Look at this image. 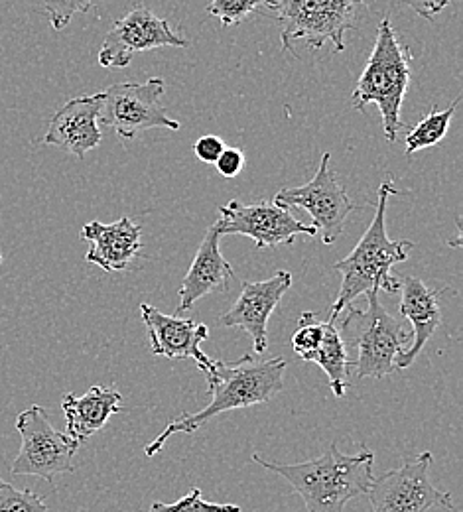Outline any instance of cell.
<instances>
[{
	"mask_svg": "<svg viewBox=\"0 0 463 512\" xmlns=\"http://www.w3.org/2000/svg\"><path fill=\"white\" fill-rule=\"evenodd\" d=\"M286 361L280 357L263 359L261 355H245L235 363L213 361L203 373L211 402L199 412H182L174 418L164 432L144 448L148 457H154L164 444L176 434H194L209 420L223 412L245 410L257 404H265L284 388Z\"/></svg>",
	"mask_w": 463,
	"mask_h": 512,
	"instance_id": "cell-1",
	"label": "cell"
},
{
	"mask_svg": "<svg viewBox=\"0 0 463 512\" xmlns=\"http://www.w3.org/2000/svg\"><path fill=\"white\" fill-rule=\"evenodd\" d=\"M253 461L284 477L304 499L308 512H343L347 503L367 495L375 481V453L367 446L357 455H345L337 444H331L320 457L292 465L268 461L259 453Z\"/></svg>",
	"mask_w": 463,
	"mask_h": 512,
	"instance_id": "cell-2",
	"label": "cell"
},
{
	"mask_svg": "<svg viewBox=\"0 0 463 512\" xmlns=\"http://www.w3.org/2000/svg\"><path fill=\"white\" fill-rule=\"evenodd\" d=\"M397 193L393 178H387L379 188L375 217L369 229L351 251V255L335 262L333 268L341 274V288L337 300L331 306L330 320L339 318L341 312L353 306L359 296L369 292L395 294L400 290V282L393 276L391 268L408 258L414 243L393 241L387 235V205L389 199Z\"/></svg>",
	"mask_w": 463,
	"mask_h": 512,
	"instance_id": "cell-3",
	"label": "cell"
},
{
	"mask_svg": "<svg viewBox=\"0 0 463 512\" xmlns=\"http://www.w3.org/2000/svg\"><path fill=\"white\" fill-rule=\"evenodd\" d=\"M410 62V50L400 42L391 20L385 18L379 24L375 48L351 93V101L357 111H365L369 105L379 107L389 142H395L398 130L406 127L400 109L410 83Z\"/></svg>",
	"mask_w": 463,
	"mask_h": 512,
	"instance_id": "cell-4",
	"label": "cell"
},
{
	"mask_svg": "<svg viewBox=\"0 0 463 512\" xmlns=\"http://www.w3.org/2000/svg\"><path fill=\"white\" fill-rule=\"evenodd\" d=\"M367 310L355 306L345 308V316L335 321L343 343L355 345L357 361L353 363L357 377L361 379H385L397 373V357H400L412 335L393 318L381 304L379 292H369ZM341 312V314H343Z\"/></svg>",
	"mask_w": 463,
	"mask_h": 512,
	"instance_id": "cell-5",
	"label": "cell"
},
{
	"mask_svg": "<svg viewBox=\"0 0 463 512\" xmlns=\"http://www.w3.org/2000/svg\"><path fill=\"white\" fill-rule=\"evenodd\" d=\"M282 24L280 42L284 52L294 54V42L314 50L331 44L333 54L345 52V34L355 30L365 0H265Z\"/></svg>",
	"mask_w": 463,
	"mask_h": 512,
	"instance_id": "cell-6",
	"label": "cell"
},
{
	"mask_svg": "<svg viewBox=\"0 0 463 512\" xmlns=\"http://www.w3.org/2000/svg\"><path fill=\"white\" fill-rule=\"evenodd\" d=\"M16 430L22 446L12 461V475H32L54 483L58 475L75 471L73 457L77 446L66 432H58L48 418V412L34 404L18 414Z\"/></svg>",
	"mask_w": 463,
	"mask_h": 512,
	"instance_id": "cell-7",
	"label": "cell"
},
{
	"mask_svg": "<svg viewBox=\"0 0 463 512\" xmlns=\"http://www.w3.org/2000/svg\"><path fill=\"white\" fill-rule=\"evenodd\" d=\"M164 91L166 83L160 77H152L146 83L109 85L101 93L99 119L123 140H134L150 128L180 130V123L170 119L162 105Z\"/></svg>",
	"mask_w": 463,
	"mask_h": 512,
	"instance_id": "cell-8",
	"label": "cell"
},
{
	"mask_svg": "<svg viewBox=\"0 0 463 512\" xmlns=\"http://www.w3.org/2000/svg\"><path fill=\"white\" fill-rule=\"evenodd\" d=\"M432 463L434 455L424 451L414 461L375 479L367 491L373 512H428L434 507L456 511L452 495L434 487Z\"/></svg>",
	"mask_w": 463,
	"mask_h": 512,
	"instance_id": "cell-9",
	"label": "cell"
},
{
	"mask_svg": "<svg viewBox=\"0 0 463 512\" xmlns=\"http://www.w3.org/2000/svg\"><path fill=\"white\" fill-rule=\"evenodd\" d=\"M215 225L221 237L245 235L255 241L257 249L292 245L296 235H318L312 225H304L292 215L290 209H284L274 201L247 205L239 199H231L227 205L219 207V219Z\"/></svg>",
	"mask_w": 463,
	"mask_h": 512,
	"instance_id": "cell-10",
	"label": "cell"
},
{
	"mask_svg": "<svg viewBox=\"0 0 463 512\" xmlns=\"http://www.w3.org/2000/svg\"><path fill=\"white\" fill-rule=\"evenodd\" d=\"M330 160L331 154L326 152L316 176L308 184L300 188H286L274 195V203L284 209H306L314 221L312 227L316 233H322L324 245H333L343 235L345 221L355 207L331 172Z\"/></svg>",
	"mask_w": 463,
	"mask_h": 512,
	"instance_id": "cell-11",
	"label": "cell"
},
{
	"mask_svg": "<svg viewBox=\"0 0 463 512\" xmlns=\"http://www.w3.org/2000/svg\"><path fill=\"white\" fill-rule=\"evenodd\" d=\"M168 46L188 48L190 40L178 36L166 20L158 18L146 6H136L107 32L99 50V65L123 69L133 62L136 54Z\"/></svg>",
	"mask_w": 463,
	"mask_h": 512,
	"instance_id": "cell-12",
	"label": "cell"
},
{
	"mask_svg": "<svg viewBox=\"0 0 463 512\" xmlns=\"http://www.w3.org/2000/svg\"><path fill=\"white\" fill-rule=\"evenodd\" d=\"M292 286V274L278 270L263 282H241V296L233 308L219 318L221 327H237L251 335L255 355L268 347V318Z\"/></svg>",
	"mask_w": 463,
	"mask_h": 512,
	"instance_id": "cell-13",
	"label": "cell"
},
{
	"mask_svg": "<svg viewBox=\"0 0 463 512\" xmlns=\"http://www.w3.org/2000/svg\"><path fill=\"white\" fill-rule=\"evenodd\" d=\"M140 316L148 331L152 355L166 359H192L201 373L211 367L213 361L199 347L209 337V327L205 323L162 314L150 304H140Z\"/></svg>",
	"mask_w": 463,
	"mask_h": 512,
	"instance_id": "cell-14",
	"label": "cell"
},
{
	"mask_svg": "<svg viewBox=\"0 0 463 512\" xmlns=\"http://www.w3.org/2000/svg\"><path fill=\"white\" fill-rule=\"evenodd\" d=\"M101 113V93L81 95L67 101L64 107L52 117L50 127L44 134V144L58 146L77 158L97 148L103 140L101 128L97 125Z\"/></svg>",
	"mask_w": 463,
	"mask_h": 512,
	"instance_id": "cell-15",
	"label": "cell"
},
{
	"mask_svg": "<svg viewBox=\"0 0 463 512\" xmlns=\"http://www.w3.org/2000/svg\"><path fill=\"white\" fill-rule=\"evenodd\" d=\"M398 282L402 290L398 314L412 323L410 345L400 357H397V363H395L397 371H404L416 361L420 351L426 347V343L432 339L436 329L442 325L440 298L448 290L446 288L432 290L416 276H402Z\"/></svg>",
	"mask_w": 463,
	"mask_h": 512,
	"instance_id": "cell-16",
	"label": "cell"
},
{
	"mask_svg": "<svg viewBox=\"0 0 463 512\" xmlns=\"http://www.w3.org/2000/svg\"><path fill=\"white\" fill-rule=\"evenodd\" d=\"M79 237L91 243L85 260L99 266L105 272L125 270L140 253V227L129 217H123L111 225L101 221L87 223Z\"/></svg>",
	"mask_w": 463,
	"mask_h": 512,
	"instance_id": "cell-17",
	"label": "cell"
},
{
	"mask_svg": "<svg viewBox=\"0 0 463 512\" xmlns=\"http://www.w3.org/2000/svg\"><path fill=\"white\" fill-rule=\"evenodd\" d=\"M123 396L113 386H91L83 396L71 392L62 398L66 416V434L77 446H83L91 436L107 426V422L123 412Z\"/></svg>",
	"mask_w": 463,
	"mask_h": 512,
	"instance_id": "cell-18",
	"label": "cell"
},
{
	"mask_svg": "<svg viewBox=\"0 0 463 512\" xmlns=\"http://www.w3.org/2000/svg\"><path fill=\"white\" fill-rule=\"evenodd\" d=\"M219 239H221L219 229L213 223L207 229L198 253L194 256V262L178 290L180 294L178 312H188L201 298L229 288V280L233 278V268L219 251Z\"/></svg>",
	"mask_w": 463,
	"mask_h": 512,
	"instance_id": "cell-19",
	"label": "cell"
},
{
	"mask_svg": "<svg viewBox=\"0 0 463 512\" xmlns=\"http://www.w3.org/2000/svg\"><path fill=\"white\" fill-rule=\"evenodd\" d=\"M308 363H316L328 375L331 392L335 398H343L349 386V355L347 345L343 343L335 320L326 321L324 339L318 351L308 359Z\"/></svg>",
	"mask_w": 463,
	"mask_h": 512,
	"instance_id": "cell-20",
	"label": "cell"
},
{
	"mask_svg": "<svg viewBox=\"0 0 463 512\" xmlns=\"http://www.w3.org/2000/svg\"><path fill=\"white\" fill-rule=\"evenodd\" d=\"M458 107H460V99H456L446 111H436L434 109L416 127L410 128V132L404 138L406 154L410 156L414 152H420V150H426V148H432V146L440 144L448 134V128H450V123H452L454 113L458 111Z\"/></svg>",
	"mask_w": 463,
	"mask_h": 512,
	"instance_id": "cell-21",
	"label": "cell"
},
{
	"mask_svg": "<svg viewBox=\"0 0 463 512\" xmlns=\"http://www.w3.org/2000/svg\"><path fill=\"white\" fill-rule=\"evenodd\" d=\"M324 329L326 321L320 320L314 312H304L300 316L298 329L292 337V349L302 361H308L318 351L324 339Z\"/></svg>",
	"mask_w": 463,
	"mask_h": 512,
	"instance_id": "cell-22",
	"label": "cell"
},
{
	"mask_svg": "<svg viewBox=\"0 0 463 512\" xmlns=\"http://www.w3.org/2000/svg\"><path fill=\"white\" fill-rule=\"evenodd\" d=\"M0 512H50L44 499L30 489H16L0 479Z\"/></svg>",
	"mask_w": 463,
	"mask_h": 512,
	"instance_id": "cell-23",
	"label": "cell"
},
{
	"mask_svg": "<svg viewBox=\"0 0 463 512\" xmlns=\"http://www.w3.org/2000/svg\"><path fill=\"white\" fill-rule=\"evenodd\" d=\"M263 4L265 0H211L207 4V14L217 18L227 28L241 24Z\"/></svg>",
	"mask_w": 463,
	"mask_h": 512,
	"instance_id": "cell-24",
	"label": "cell"
},
{
	"mask_svg": "<svg viewBox=\"0 0 463 512\" xmlns=\"http://www.w3.org/2000/svg\"><path fill=\"white\" fill-rule=\"evenodd\" d=\"M146 512H243L237 505H221V503H209L203 499L199 489H192L186 497H182L178 503L166 505V503H152V507Z\"/></svg>",
	"mask_w": 463,
	"mask_h": 512,
	"instance_id": "cell-25",
	"label": "cell"
},
{
	"mask_svg": "<svg viewBox=\"0 0 463 512\" xmlns=\"http://www.w3.org/2000/svg\"><path fill=\"white\" fill-rule=\"evenodd\" d=\"M54 30H64L75 14L87 12L93 0H40Z\"/></svg>",
	"mask_w": 463,
	"mask_h": 512,
	"instance_id": "cell-26",
	"label": "cell"
},
{
	"mask_svg": "<svg viewBox=\"0 0 463 512\" xmlns=\"http://www.w3.org/2000/svg\"><path fill=\"white\" fill-rule=\"evenodd\" d=\"M215 168L223 178H237L245 170V154L241 148H225Z\"/></svg>",
	"mask_w": 463,
	"mask_h": 512,
	"instance_id": "cell-27",
	"label": "cell"
},
{
	"mask_svg": "<svg viewBox=\"0 0 463 512\" xmlns=\"http://www.w3.org/2000/svg\"><path fill=\"white\" fill-rule=\"evenodd\" d=\"M225 148H227L225 142L215 134H205V136L198 138L196 144H194L196 156L205 164H215Z\"/></svg>",
	"mask_w": 463,
	"mask_h": 512,
	"instance_id": "cell-28",
	"label": "cell"
},
{
	"mask_svg": "<svg viewBox=\"0 0 463 512\" xmlns=\"http://www.w3.org/2000/svg\"><path fill=\"white\" fill-rule=\"evenodd\" d=\"M402 2L408 4L412 10H416V14H420L422 18L432 20L436 14H440L454 0H402Z\"/></svg>",
	"mask_w": 463,
	"mask_h": 512,
	"instance_id": "cell-29",
	"label": "cell"
},
{
	"mask_svg": "<svg viewBox=\"0 0 463 512\" xmlns=\"http://www.w3.org/2000/svg\"><path fill=\"white\" fill-rule=\"evenodd\" d=\"M0 262H2V251H0Z\"/></svg>",
	"mask_w": 463,
	"mask_h": 512,
	"instance_id": "cell-30",
	"label": "cell"
}]
</instances>
